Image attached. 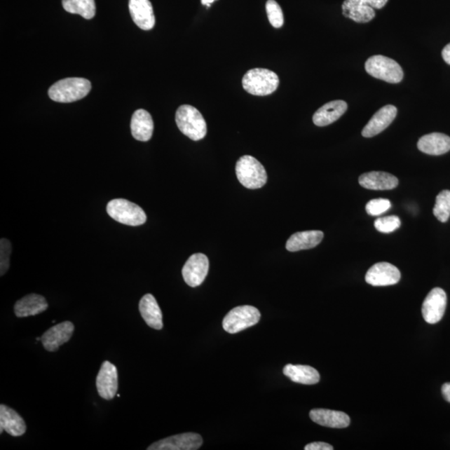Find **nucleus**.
Returning <instances> with one entry per match:
<instances>
[{"label":"nucleus","mask_w":450,"mask_h":450,"mask_svg":"<svg viewBox=\"0 0 450 450\" xmlns=\"http://www.w3.org/2000/svg\"><path fill=\"white\" fill-rule=\"evenodd\" d=\"M91 90V83L86 79L67 78L56 82L48 90L52 100L58 103H72L85 98Z\"/></svg>","instance_id":"nucleus-1"},{"label":"nucleus","mask_w":450,"mask_h":450,"mask_svg":"<svg viewBox=\"0 0 450 450\" xmlns=\"http://www.w3.org/2000/svg\"><path fill=\"white\" fill-rule=\"evenodd\" d=\"M243 88L249 94L256 96H266L273 94L280 85L278 75L266 69L249 70L242 79Z\"/></svg>","instance_id":"nucleus-2"},{"label":"nucleus","mask_w":450,"mask_h":450,"mask_svg":"<svg viewBox=\"0 0 450 450\" xmlns=\"http://www.w3.org/2000/svg\"><path fill=\"white\" fill-rule=\"evenodd\" d=\"M176 123L181 132L193 141L204 139L207 125L204 117L193 106L181 105L175 116Z\"/></svg>","instance_id":"nucleus-3"},{"label":"nucleus","mask_w":450,"mask_h":450,"mask_svg":"<svg viewBox=\"0 0 450 450\" xmlns=\"http://www.w3.org/2000/svg\"><path fill=\"white\" fill-rule=\"evenodd\" d=\"M236 170L238 179L247 189H260L267 183L266 169L252 156H242L237 162Z\"/></svg>","instance_id":"nucleus-4"},{"label":"nucleus","mask_w":450,"mask_h":450,"mask_svg":"<svg viewBox=\"0 0 450 450\" xmlns=\"http://www.w3.org/2000/svg\"><path fill=\"white\" fill-rule=\"evenodd\" d=\"M107 213L117 222L130 226H139L147 220L146 214L139 205L125 198H116L109 202Z\"/></svg>","instance_id":"nucleus-5"},{"label":"nucleus","mask_w":450,"mask_h":450,"mask_svg":"<svg viewBox=\"0 0 450 450\" xmlns=\"http://www.w3.org/2000/svg\"><path fill=\"white\" fill-rule=\"evenodd\" d=\"M365 70L374 78L390 83H398L404 78L401 66L395 60L383 55L370 57L366 61Z\"/></svg>","instance_id":"nucleus-6"},{"label":"nucleus","mask_w":450,"mask_h":450,"mask_svg":"<svg viewBox=\"0 0 450 450\" xmlns=\"http://www.w3.org/2000/svg\"><path fill=\"white\" fill-rule=\"evenodd\" d=\"M258 308L243 306L233 308L224 318L223 328L229 334H237L257 325L260 320Z\"/></svg>","instance_id":"nucleus-7"},{"label":"nucleus","mask_w":450,"mask_h":450,"mask_svg":"<svg viewBox=\"0 0 450 450\" xmlns=\"http://www.w3.org/2000/svg\"><path fill=\"white\" fill-rule=\"evenodd\" d=\"M389 0H345L342 4L343 16L357 23H368L374 19V8L381 10Z\"/></svg>","instance_id":"nucleus-8"},{"label":"nucleus","mask_w":450,"mask_h":450,"mask_svg":"<svg viewBox=\"0 0 450 450\" xmlns=\"http://www.w3.org/2000/svg\"><path fill=\"white\" fill-rule=\"evenodd\" d=\"M209 268V259L205 254L198 253L191 255L182 270L185 283L193 288L200 286L208 275Z\"/></svg>","instance_id":"nucleus-9"},{"label":"nucleus","mask_w":450,"mask_h":450,"mask_svg":"<svg viewBox=\"0 0 450 450\" xmlns=\"http://www.w3.org/2000/svg\"><path fill=\"white\" fill-rule=\"evenodd\" d=\"M447 306V295L440 288L432 289L423 303L422 315L427 323H438L444 315Z\"/></svg>","instance_id":"nucleus-10"},{"label":"nucleus","mask_w":450,"mask_h":450,"mask_svg":"<svg viewBox=\"0 0 450 450\" xmlns=\"http://www.w3.org/2000/svg\"><path fill=\"white\" fill-rule=\"evenodd\" d=\"M203 444L202 437L196 433H185L158 440L148 450H197Z\"/></svg>","instance_id":"nucleus-11"},{"label":"nucleus","mask_w":450,"mask_h":450,"mask_svg":"<svg viewBox=\"0 0 450 450\" xmlns=\"http://www.w3.org/2000/svg\"><path fill=\"white\" fill-rule=\"evenodd\" d=\"M96 387L101 398L113 400L118 391V370L116 365L104 361L96 378Z\"/></svg>","instance_id":"nucleus-12"},{"label":"nucleus","mask_w":450,"mask_h":450,"mask_svg":"<svg viewBox=\"0 0 450 450\" xmlns=\"http://www.w3.org/2000/svg\"><path fill=\"white\" fill-rule=\"evenodd\" d=\"M401 273L395 266L390 263L375 264L365 275V280L373 286H389L399 283Z\"/></svg>","instance_id":"nucleus-13"},{"label":"nucleus","mask_w":450,"mask_h":450,"mask_svg":"<svg viewBox=\"0 0 450 450\" xmlns=\"http://www.w3.org/2000/svg\"><path fill=\"white\" fill-rule=\"evenodd\" d=\"M74 325L70 321H64L48 329L41 336V342L46 350L55 352L64 343L71 339Z\"/></svg>","instance_id":"nucleus-14"},{"label":"nucleus","mask_w":450,"mask_h":450,"mask_svg":"<svg viewBox=\"0 0 450 450\" xmlns=\"http://www.w3.org/2000/svg\"><path fill=\"white\" fill-rule=\"evenodd\" d=\"M397 112L398 110L394 105L383 106L374 114L371 120L364 126L362 130V135L365 138H371V137L381 134L395 121Z\"/></svg>","instance_id":"nucleus-15"},{"label":"nucleus","mask_w":450,"mask_h":450,"mask_svg":"<svg viewBox=\"0 0 450 450\" xmlns=\"http://www.w3.org/2000/svg\"><path fill=\"white\" fill-rule=\"evenodd\" d=\"M129 8L132 20L139 28L150 30L154 27L156 17L149 0H130Z\"/></svg>","instance_id":"nucleus-16"},{"label":"nucleus","mask_w":450,"mask_h":450,"mask_svg":"<svg viewBox=\"0 0 450 450\" xmlns=\"http://www.w3.org/2000/svg\"><path fill=\"white\" fill-rule=\"evenodd\" d=\"M359 183L362 187L372 191H390L398 186L399 180L386 172L373 171L362 175Z\"/></svg>","instance_id":"nucleus-17"},{"label":"nucleus","mask_w":450,"mask_h":450,"mask_svg":"<svg viewBox=\"0 0 450 450\" xmlns=\"http://www.w3.org/2000/svg\"><path fill=\"white\" fill-rule=\"evenodd\" d=\"M310 417L313 421L321 426L343 429L350 425V418L348 414L335 410L325 409H312Z\"/></svg>","instance_id":"nucleus-18"},{"label":"nucleus","mask_w":450,"mask_h":450,"mask_svg":"<svg viewBox=\"0 0 450 450\" xmlns=\"http://www.w3.org/2000/svg\"><path fill=\"white\" fill-rule=\"evenodd\" d=\"M27 427L24 418L15 410L8 406L0 405V433L6 431L8 435L19 437L25 434Z\"/></svg>","instance_id":"nucleus-19"},{"label":"nucleus","mask_w":450,"mask_h":450,"mask_svg":"<svg viewBox=\"0 0 450 450\" xmlns=\"http://www.w3.org/2000/svg\"><path fill=\"white\" fill-rule=\"evenodd\" d=\"M348 104L343 100L331 101L322 106L313 116L315 125L324 127L337 121L346 112Z\"/></svg>","instance_id":"nucleus-20"},{"label":"nucleus","mask_w":450,"mask_h":450,"mask_svg":"<svg viewBox=\"0 0 450 450\" xmlns=\"http://www.w3.org/2000/svg\"><path fill=\"white\" fill-rule=\"evenodd\" d=\"M139 310L141 316H142L145 323L150 328L160 330L163 326V315L160 306L157 303L156 298L152 294H145L141 299L139 304Z\"/></svg>","instance_id":"nucleus-21"},{"label":"nucleus","mask_w":450,"mask_h":450,"mask_svg":"<svg viewBox=\"0 0 450 450\" xmlns=\"http://www.w3.org/2000/svg\"><path fill=\"white\" fill-rule=\"evenodd\" d=\"M48 304L45 297L36 294H30L22 298L15 304V315L19 318L34 316L45 312Z\"/></svg>","instance_id":"nucleus-22"},{"label":"nucleus","mask_w":450,"mask_h":450,"mask_svg":"<svg viewBox=\"0 0 450 450\" xmlns=\"http://www.w3.org/2000/svg\"><path fill=\"white\" fill-rule=\"evenodd\" d=\"M131 132L134 138L146 142L152 138L154 121L150 114L144 109H138L131 120Z\"/></svg>","instance_id":"nucleus-23"},{"label":"nucleus","mask_w":450,"mask_h":450,"mask_svg":"<svg viewBox=\"0 0 450 450\" xmlns=\"http://www.w3.org/2000/svg\"><path fill=\"white\" fill-rule=\"evenodd\" d=\"M418 149L430 156H441L450 150V137L441 133H432L421 137Z\"/></svg>","instance_id":"nucleus-24"},{"label":"nucleus","mask_w":450,"mask_h":450,"mask_svg":"<svg viewBox=\"0 0 450 450\" xmlns=\"http://www.w3.org/2000/svg\"><path fill=\"white\" fill-rule=\"evenodd\" d=\"M324 233L320 231H302L294 233L286 243V250L290 252L310 250L319 245L323 240Z\"/></svg>","instance_id":"nucleus-25"},{"label":"nucleus","mask_w":450,"mask_h":450,"mask_svg":"<svg viewBox=\"0 0 450 450\" xmlns=\"http://www.w3.org/2000/svg\"><path fill=\"white\" fill-rule=\"evenodd\" d=\"M283 372L291 381L302 385H316L320 379V373L308 365L287 364L285 366Z\"/></svg>","instance_id":"nucleus-26"},{"label":"nucleus","mask_w":450,"mask_h":450,"mask_svg":"<svg viewBox=\"0 0 450 450\" xmlns=\"http://www.w3.org/2000/svg\"><path fill=\"white\" fill-rule=\"evenodd\" d=\"M62 6L70 14L81 15L86 20L93 19L96 13L95 0H62Z\"/></svg>","instance_id":"nucleus-27"},{"label":"nucleus","mask_w":450,"mask_h":450,"mask_svg":"<svg viewBox=\"0 0 450 450\" xmlns=\"http://www.w3.org/2000/svg\"><path fill=\"white\" fill-rule=\"evenodd\" d=\"M433 213L439 221L447 222L450 216V191H441L436 197Z\"/></svg>","instance_id":"nucleus-28"},{"label":"nucleus","mask_w":450,"mask_h":450,"mask_svg":"<svg viewBox=\"0 0 450 450\" xmlns=\"http://www.w3.org/2000/svg\"><path fill=\"white\" fill-rule=\"evenodd\" d=\"M266 12L268 21L276 29H280L284 25V14L280 4L275 0H268L266 3Z\"/></svg>","instance_id":"nucleus-29"},{"label":"nucleus","mask_w":450,"mask_h":450,"mask_svg":"<svg viewBox=\"0 0 450 450\" xmlns=\"http://www.w3.org/2000/svg\"><path fill=\"white\" fill-rule=\"evenodd\" d=\"M401 221L398 216L392 215L375 220L374 227L378 231L385 233H392L400 227Z\"/></svg>","instance_id":"nucleus-30"},{"label":"nucleus","mask_w":450,"mask_h":450,"mask_svg":"<svg viewBox=\"0 0 450 450\" xmlns=\"http://www.w3.org/2000/svg\"><path fill=\"white\" fill-rule=\"evenodd\" d=\"M11 243L7 239L0 240V275H6L10 268Z\"/></svg>","instance_id":"nucleus-31"},{"label":"nucleus","mask_w":450,"mask_h":450,"mask_svg":"<svg viewBox=\"0 0 450 450\" xmlns=\"http://www.w3.org/2000/svg\"><path fill=\"white\" fill-rule=\"evenodd\" d=\"M391 207V203L387 198H375L370 200L365 206L366 212L369 215L378 216L389 210Z\"/></svg>","instance_id":"nucleus-32"},{"label":"nucleus","mask_w":450,"mask_h":450,"mask_svg":"<svg viewBox=\"0 0 450 450\" xmlns=\"http://www.w3.org/2000/svg\"><path fill=\"white\" fill-rule=\"evenodd\" d=\"M306 450H333L334 447L327 443L315 442L308 444L304 447Z\"/></svg>","instance_id":"nucleus-33"},{"label":"nucleus","mask_w":450,"mask_h":450,"mask_svg":"<svg viewBox=\"0 0 450 450\" xmlns=\"http://www.w3.org/2000/svg\"><path fill=\"white\" fill-rule=\"evenodd\" d=\"M442 394L444 399L450 403V383H444L442 386Z\"/></svg>","instance_id":"nucleus-34"},{"label":"nucleus","mask_w":450,"mask_h":450,"mask_svg":"<svg viewBox=\"0 0 450 450\" xmlns=\"http://www.w3.org/2000/svg\"><path fill=\"white\" fill-rule=\"evenodd\" d=\"M442 57L446 64L450 65V43L444 48Z\"/></svg>","instance_id":"nucleus-35"},{"label":"nucleus","mask_w":450,"mask_h":450,"mask_svg":"<svg viewBox=\"0 0 450 450\" xmlns=\"http://www.w3.org/2000/svg\"><path fill=\"white\" fill-rule=\"evenodd\" d=\"M214 1H216V0H201L203 6H205L207 7H210L211 4Z\"/></svg>","instance_id":"nucleus-36"}]
</instances>
